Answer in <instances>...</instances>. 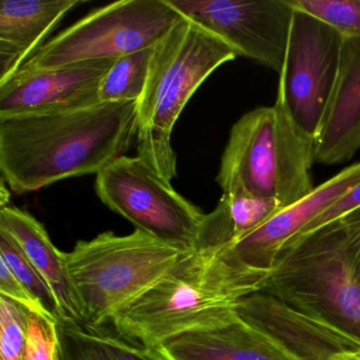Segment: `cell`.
Listing matches in <instances>:
<instances>
[{"label":"cell","instance_id":"ba28073f","mask_svg":"<svg viewBox=\"0 0 360 360\" xmlns=\"http://www.w3.org/2000/svg\"><path fill=\"white\" fill-rule=\"evenodd\" d=\"M343 44L345 37L336 29L295 9L275 106L314 141L334 96Z\"/></svg>","mask_w":360,"mask_h":360},{"label":"cell","instance_id":"5b68a950","mask_svg":"<svg viewBox=\"0 0 360 360\" xmlns=\"http://www.w3.org/2000/svg\"><path fill=\"white\" fill-rule=\"evenodd\" d=\"M261 290L360 342V283L342 219L288 240Z\"/></svg>","mask_w":360,"mask_h":360},{"label":"cell","instance_id":"e0dca14e","mask_svg":"<svg viewBox=\"0 0 360 360\" xmlns=\"http://www.w3.org/2000/svg\"><path fill=\"white\" fill-rule=\"evenodd\" d=\"M151 349L161 360H298L240 318L186 333Z\"/></svg>","mask_w":360,"mask_h":360},{"label":"cell","instance_id":"cb8c5ba5","mask_svg":"<svg viewBox=\"0 0 360 360\" xmlns=\"http://www.w3.org/2000/svg\"><path fill=\"white\" fill-rule=\"evenodd\" d=\"M58 321L28 311L24 360H60Z\"/></svg>","mask_w":360,"mask_h":360},{"label":"cell","instance_id":"30bf717a","mask_svg":"<svg viewBox=\"0 0 360 360\" xmlns=\"http://www.w3.org/2000/svg\"><path fill=\"white\" fill-rule=\"evenodd\" d=\"M181 15L243 56L279 75L295 9L290 0H167Z\"/></svg>","mask_w":360,"mask_h":360},{"label":"cell","instance_id":"d6986e66","mask_svg":"<svg viewBox=\"0 0 360 360\" xmlns=\"http://www.w3.org/2000/svg\"><path fill=\"white\" fill-rule=\"evenodd\" d=\"M153 47L126 54L115 60L101 84L100 103L139 102L146 85Z\"/></svg>","mask_w":360,"mask_h":360},{"label":"cell","instance_id":"277c9868","mask_svg":"<svg viewBox=\"0 0 360 360\" xmlns=\"http://www.w3.org/2000/svg\"><path fill=\"white\" fill-rule=\"evenodd\" d=\"M314 162L315 141L303 136L278 107L260 106L233 124L216 180L223 193L285 208L315 189Z\"/></svg>","mask_w":360,"mask_h":360},{"label":"cell","instance_id":"8992f818","mask_svg":"<svg viewBox=\"0 0 360 360\" xmlns=\"http://www.w3.org/2000/svg\"><path fill=\"white\" fill-rule=\"evenodd\" d=\"M195 250L162 241L136 229L126 236L105 231L79 241L67 266L87 326L111 323L115 314L158 283Z\"/></svg>","mask_w":360,"mask_h":360},{"label":"cell","instance_id":"9a60e30c","mask_svg":"<svg viewBox=\"0 0 360 360\" xmlns=\"http://www.w3.org/2000/svg\"><path fill=\"white\" fill-rule=\"evenodd\" d=\"M359 150L360 39L345 37L336 89L315 140V162L340 165Z\"/></svg>","mask_w":360,"mask_h":360},{"label":"cell","instance_id":"d4e9b609","mask_svg":"<svg viewBox=\"0 0 360 360\" xmlns=\"http://www.w3.org/2000/svg\"><path fill=\"white\" fill-rule=\"evenodd\" d=\"M0 296L14 301L28 311L41 314V315L56 319L48 311L44 303L18 280L13 271L8 266L7 263L1 258H0Z\"/></svg>","mask_w":360,"mask_h":360},{"label":"cell","instance_id":"83f0119b","mask_svg":"<svg viewBox=\"0 0 360 360\" xmlns=\"http://www.w3.org/2000/svg\"><path fill=\"white\" fill-rule=\"evenodd\" d=\"M340 219L345 223L349 260L360 283V208Z\"/></svg>","mask_w":360,"mask_h":360},{"label":"cell","instance_id":"7c38bea8","mask_svg":"<svg viewBox=\"0 0 360 360\" xmlns=\"http://www.w3.org/2000/svg\"><path fill=\"white\" fill-rule=\"evenodd\" d=\"M236 311L298 360H333L360 351L353 337L262 290L242 299Z\"/></svg>","mask_w":360,"mask_h":360},{"label":"cell","instance_id":"7a4b0ae2","mask_svg":"<svg viewBox=\"0 0 360 360\" xmlns=\"http://www.w3.org/2000/svg\"><path fill=\"white\" fill-rule=\"evenodd\" d=\"M271 271L246 264L231 245L195 250L150 290L120 309L111 323L125 338L155 349L186 333L237 320L238 303L260 292Z\"/></svg>","mask_w":360,"mask_h":360},{"label":"cell","instance_id":"9c48e42d","mask_svg":"<svg viewBox=\"0 0 360 360\" xmlns=\"http://www.w3.org/2000/svg\"><path fill=\"white\" fill-rule=\"evenodd\" d=\"M96 191L105 205L136 229L195 250L205 214L139 155H123L96 174Z\"/></svg>","mask_w":360,"mask_h":360},{"label":"cell","instance_id":"6da1fadb","mask_svg":"<svg viewBox=\"0 0 360 360\" xmlns=\"http://www.w3.org/2000/svg\"><path fill=\"white\" fill-rule=\"evenodd\" d=\"M138 134V103H98L56 115L0 121V172L13 193L100 174Z\"/></svg>","mask_w":360,"mask_h":360},{"label":"cell","instance_id":"484cf974","mask_svg":"<svg viewBox=\"0 0 360 360\" xmlns=\"http://www.w3.org/2000/svg\"><path fill=\"white\" fill-rule=\"evenodd\" d=\"M360 208V182L357 185L349 189L347 193L339 198L336 202L330 207L326 208L323 212L316 217L311 223L307 225L300 233H297L294 237L305 235V233H311L328 223L334 222L347 214H351L354 210ZM292 237V238H294Z\"/></svg>","mask_w":360,"mask_h":360},{"label":"cell","instance_id":"3957f363","mask_svg":"<svg viewBox=\"0 0 360 360\" xmlns=\"http://www.w3.org/2000/svg\"><path fill=\"white\" fill-rule=\"evenodd\" d=\"M236 58L221 39L185 18L153 47L138 102V155L169 182L176 176L172 130L183 109L214 70Z\"/></svg>","mask_w":360,"mask_h":360},{"label":"cell","instance_id":"f1b7e54d","mask_svg":"<svg viewBox=\"0 0 360 360\" xmlns=\"http://www.w3.org/2000/svg\"><path fill=\"white\" fill-rule=\"evenodd\" d=\"M333 360H360V351L354 353L341 354Z\"/></svg>","mask_w":360,"mask_h":360},{"label":"cell","instance_id":"4fadbf2b","mask_svg":"<svg viewBox=\"0 0 360 360\" xmlns=\"http://www.w3.org/2000/svg\"><path fill=\"white\" fill-rule=\"evenodd\" d=\"M359 182L360 163H355L316 186L300 201L282 208L258 229L231 244V248L240 260L255 269H273L282 246Z\"/></svg>","mask_w":360,"mask_h":360},{"label":"cell","instance_id":"8fae6325","mask_svg":"<svg viewBox=\"0 0 360 360\" xmlns=\"http://www.w3.org/2000/svg\"><path fill=\"white\" fill-rule=\"evenodd\" d=\"M115 60L14 75L0 86V121L68 112L98 104L101 84Z\"/></svg>","mask_w":360,"mask_h":360},{"label":"cell","instance_id":"4316f807","mask_svg":"<svg viewBox=\"0 0 360 360\" xmlns=\"http://www.w3.org/2000/svg\"><path fill=\"white\" fill-rule=\"evenodd\" d=\"M91 328L104 339L115 355V360H145L142 345L122 336L115 328L110 330L106 326Z\"/></svg>","mask_w":360,"mask_h":360},{"label":"cell","instance_id":"44dd1931","mask_svg":"<svg viewBox=\"0 0 360 360\" xmlns=\"http://www.w3.org/2000/svg\"><path fill=\"white\" fill-rule=\"evenodd\" d=\"M290 4L330 25L343 37L360 39V0H290Z\"/></svg>","mask_w":360,"mask_h":360},{"label":"cell","instance_id":"f546056e","mask_svg":"<svg viewBox=\"0 0 360 360\" xmlns=\"http://www.w3.org/2000/svg\"><path fill=\"white\" fill-rule=\"evenodd\" d=\"M143 353H144L145 360H161L151 349L143 347Z\"/></svg>","mask_w":360,"mask_h":360},{"label":"cell","instance_id":"52a82bcc","mask_svg":"<svg viewBox=\"0 0 360 360\" xmlns=\"http://www.w3.org/2000/svg\"><path fill=\"white\" fill-rule=\"evenodd\" d=\"M184 16L167 0H122L90 12L39 48L16 72L32 75L153 47Z\"/></svg>","mask_w":360,"mask_h":360},{"label":"cell","instance_id":"2e32d148","mask_svg":"<svg viewBox=\"0 0 360 360\" xmlns=\"http://www.w3.org/2000/svg\"><path fill=\"white\" fill-rule=\"evenodd\" d=\"M83 0H3L0 3V86L43 47L68 12Z\"/></svg>","mask_w":360,"mask_h":360},{"label":"cell","instance_id":"603a6c76","mask_svg":"<svg viewBox=\"0 0 360 360\" xmlns=\"http://www.w3.org/2000/svg\"><path fill=\"white\" fill-rule=\"evenodd\" d=\"M28 311L0 296V360H24Z\"/></svg>","mask_w":360,"mask_h":360},{"label":"cell","instance_id":"ac0fdd59","mask_svg":"<svg viewBox=\"0 0 360 360\" xmlns=\"http://www.w3.org/2000/svg\"><path fill=\"white\" fill-rule=\"evenodd\" d=\"M281 210L275 202L223 193L214 212L205 214L195 250L231 245Z\"/></svg>","mask_w":360,"mask_h":360},{"label":"cell","instance_id":"ffe728a7","mask_svg":"<svg viewBox=\"0 0 360 360\" xmlns=\"http://www.w3.org/2000/svg\"><path fill=\"white\" fill-rule=\"evenodd\" d=\"M60 360H115L104 339L87 324L58 323Z\"/></svg>","mask_w":360,"mask_h":360},{"label":"cell","instance_id":"5bb4252c","mask_svg":"<svg viewBox=\"0 0 360 360\" xmlns=\"http://www.w3.org/2000/svg\"><path fill=\"white\" fill-rule=\"evenodd\" d=\"M0 231L18 246L53 292L60 311L58 323H85L83 307L69 275L67 252L54 245L44 225L9 202L0 205Z\"/></svg>","mask_w":360,"mask_h":360},{"label":"cell","instance_id":"7402d4cb","mask_svg":"<svg viewBox=\"0 0 360 360\" xmlns=\"http://www.w3.org/2000/svg\"><path fill=\"white\" fill-rule=\"evenodd\" d=\"M0 258L10 267L14 275L29 290L44 303L48 311L60 321V311L58 300L43 278L35 271L28 259L22 254L18 246L0 231Z\"/></svg>","mask_w":360,"mask_h":360}]
</instances>
